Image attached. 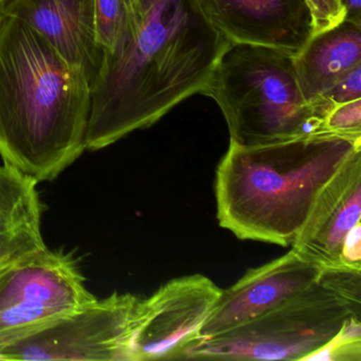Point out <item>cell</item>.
Segmentation results:
<instances>
[{"label": "cell", "mask_w": 361, "mask_h": 361, "mask_svg": "<svg viewBox=\"0 0 361 361\" xmlns=\"http://www.w3.org/2000/svg\"><path fill=\"white\" fill-rule=\"evenodd\" d=\"M228 45L193 0H157L133 41L116 54L103 51L85 149H105L202 94Z\"/></svg>", "instance_id": "cell-1"}, {"label": "cell", "mask_w": 361, "mask_h": 361, "mask_svg": "<svg viewBox=\"0 0 361 361\" xmlns=\"http://www.w3.org/2000/svg\"><path fill=\"white\" fill-rule=\"evenodd\" d=\"M92 85L37 31L0 27V157L37 183L54 180L85 149Z\"/></svg>", "instance_id": "cell-2"}, {"label": "cell", "mask_w": 361, "mask_h": 361, "mask_svg": "<svg viewBox=\"0 0 361 361\" xmlns=\"http://www.w3.org/2000/svg\"><path fill=\"white\" fill-rule=\"evenodd\" d=\"M358 151L361 136L326 132L255 147L230 142L215 176L219 226L240 240L291 246L321 190Z\"/></svg>", "instance_id": "cell-3"}, {"label": "cell", "mask_w": 361, "mask_h": 361, "mask_svg": "<svg viewBox=\"0 0 361 361\" xmlns=\"http://www.w3.org/2000/svg\"><path fill=\"white\" fill-rule=\"evenodd\" d=\"M202 94L221 109L230 142L242 147L324 133L331 111L304 99L293 56L263 46L229 44Z\"/></svg>", "instance_id": "cell-4"}, {"label": "cell", "mask_w": 361, "mask_h": 361, "mask_svg": "<svg viewBox=\"0 0 361 361\" xmlns=\"http://www.w3.org/2000/svg\"><path fill=\"white\" fill-rule=\"evenodd\" d=\"M354 317L361 318V304L345 299L318 279L305 290L245 324L193 340L176 359L312 360Z\"/></svg>", "instance_id": "cell-5"}, {"label": "cell", "mask_w": 361, "mask_h": 361, "mask_svg": "<svg viewBox=\"0 0 361 361\" xmlns=\"http://www.w3.org/2000/svg\"><path fill=\"white\" fill-rule=\"evenodd\" d=\"M96 299L75 259L46 248L0 270V348Z\"/></svg>", "instance_id": "cell-6"}, {"label": "cell", "mask_w": 361, "mask_h": 361, "mask_svg": "<svg viewBox=\"0 0 361 361\" xmlns=\"http://www.w3.org/2000/svg\"><path fill=\"white\" fill-rule=\"evenodd\" d=\"M139 298L115 293L0 348V360L130 361Z\"/></svg>", "instance_id": "cell-7"}, {"label": "cell", "mask_w": 361, "mask_h": 361, "mask_svg": "<svg viewBox=\"0 0 361 361\" xmlns=\"http://www.w3.org/2000/svg\"><path fill=\"white\" fill-rule=\"evenodd\" d=\"M223 289L204 274L173 279L139 299L130 338V361L176 359L200 336Z\"/></svg>", "instance_id": "cell-8"}, {"label": "cell", "mask_w": 361, "mask_h": 361, "mask_svg": "<svg viewBox=\"0 0 361 361\" xmlns=\"http://www.w3.org/2000/svg\"><path fill=\"white\" fill-rule=\"evenodd\" d=\"M229 44L263 46L295 56L314 35L306 0H193Z\"/></svg>", "instance_id": "cell-9"}, {"label": "cell", "mask_w": 361, "mask_h": 361, "mask_svg": "<svg viewBox=\"0 0 361 361\" xmlns=\"http://www.w3.org/2000/svg\"><path fill=\"white\" fill-rule=\"evenodd\" d=\"M323 269L291 249L269 263L248 270L238 282L223 289L196 339L221 335L274 310L317 282Z\"/></svg>", "instance_id": "cell-10"}, {"label": "cell", "mask_w": 361, "mask_h": 361, "mask_svg": "<svg viewBox=\"0 0 361 361\" xmlns=\"http://www.w3.org/2000/svg\"><path fill=\"white\" fill-rule=\"evenodd\" d=\"M361 151L353 154L321 190L293 249L323 268L343 265L344 245L360 225Z\"/></svg>", "instance_id": "cell-11"}, {"label": "cell", "mask_w": 361, "mask_h": 361, "mask_svg": "<svg viewBox=\"0 0 361 361\" xmlns=\"http://www.w3.org/2000/svg\"><path fill=\"white\" fill-rule=\"evenodd\" d=\"M6 12L37 31L92 85L104 56L97 41L92 0H6Z\"/></svg>", "instance_id": "cell-12"}, {"label": "cell", "mask_w": 361, "mask_h": 361, "mask_svg": "<svg viewBox=\"0 0 361 361\" xmlns=\"http://www.w3.org/2000/svg\"><path fill=\"white\" fill-rule=\"evenodd\" d=\"M37 181L0 164V270L47 248Z\"/></svg>", "instance_id": "cell-13"}, {"label": "cell", "mask_w": 361, "mask_h": 361, "mask_svg": "<svg viewBox=\"0 0 361 361\" xmlns=\"http://www.w3.org/2000/svg\"><path fill=\"white\" fill-rule=\"evenodd\" d=\"M300 90L310 104L318 101L338 81L361 66V26L343 20L317 33L293 56Z\"/></svg>", "instance_id": "cell-14"}, {"label": "cell", "mask_w": 361, "mask_h": 361, "mask_svg": "<svg viewBox=\"0 0 361 361\" xmlns=\"http://www.w3.org/2000/svg\"><path fill=\"white\" fill-rule=\"evenodd\" d=\"M97 41L103 51L116 54L135 39L142 26L133 0H92Z\"/></svg>", "instance_id": "cell-15"}, {"label": "cell", "mask_w": 361, "mask_h": 361, "mask_svg": "<svg viewBox=\"0 0 361 361\" xmlns=\"http://www.w3.org/2000/svg\"><path fill=\"white\" fill-rule=\"evenodd\" d=\"M323 130L344 136H361V99L336 105L327 114Z\"/></svg>", "instance_id": "cell-16"}, {"label": "cell", "mask_w": 361, "mask_h": 361, "mask_svg": "<svg viewBox=\"0 0 361 361\" xmlns=\"http://www.w3.org/2000/svg\"><path fill=\"white\" fill-rule=\"evenodd\" d=\"M314 20V35L329 30L345 20L340 0H306Z\"/></svg>", "instance_id": "cell-17"}, {"label": "cell", "mask_w": 361, "mask_h": 361, "mask_svg": "<svg viewBox=\"0 0 361 361\" xmlns=\"http://www.w3.org/2000/svg\"><path fill=\"white\" fill-rule=\"evenodd\" d=\"M361 99V66L356 67L343 79L338 81L319 100H323L331 109L336 105Z\"/></svg>", "instance_id": "cell-18"}, {"label": "cell", "mask_w": 361, "mask_h": 361, "mask_svg": "<svg viewBox=\"0 0 361 361\" xmlns=\"http://www.w3.org/2000/svg\"><path fill=\"white\" fill-rule=\"evenodd\" d=\"M344 11L345 20L361 26V0H340Z\"/></svg>", "instance_id": "cell-19"}, {"label": "cell", "mask_w": 361, "mask_h": 361, "mask_svg": "<svg viewBox=\"0 0 361 361\" xmlns=\"http://www.w3.org/2000/svg\"><path fill=\"white\" fill-rule=\"evenodd\" d=\"M139 16H145L157 0H133Z\"/></svg>", "instance_id": "cell-20"}, {"label": "cell", "mask_w": 361, "mask_h": 361, "mask_svg": "<svg viewBox=\"0 0 361 361\" xmlns=\"http://www.w3.org/2000/svg\"><path fill=\"white\" fill-rule=\"evenodd\" d=\"M8 18L7 12H6V0H0V27Z\"/></svg>", "instance_id": "cell-21"}]
</instances>
